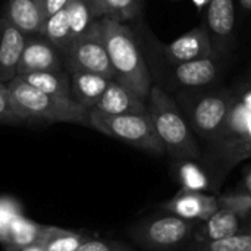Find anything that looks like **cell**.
Listing matches in <instances>:
<instances>
[{"label":"cell","mask_w":251,"mask_h":251,"mask_svg":"<svg viewBox=\"0 0 251 251\" xmlns=\"http://www.w3.org/2000/svg\"><path fill=\"white\" fill-rule=\"evenodd\" d=\"M101 35L115 74V81L128 87L140 97H149L151 76L146 59L128 25L118 19H100Z\"/></svg>","instance_id":"cell-2"},{"label":"cell","mask_w":251,"mask_h":251,"mask_svg":"<svg viewBox=\"0 0 251 251\" xmlns=\"http://www.w3.org/2000/svg\"><path fill=\"white\" fill-rule=\"evenodd\" d=\"M21 76L25 82L32 85L34 88L50 94L56 97H69L71 99V79L62 72H50V71H41V72H29Z\"/></svg>","instance_id":"cell-20"},{"label":"cell","mask_w":251,"mask_h":251,"mask_svg":"<svg viewBox=\"0 0 251 251\" xmlns=\"http://www.w3.org/2000/svg\"><path fill=\"white\" fill-rule=\"evenodd\" d=\"M3 88H6V84L0 79V90H3Z\"/></svg>","instance_id":"cell-36"},{"label":"cell","mask_w":251,"mask_h":251,"mask_svg":"<svg viewBox=\"0 0 251 251\" xmlns=\"http://www.w3.org/2000/svg\"><path fill=\"white\" fill-rule=\"evenodd\" d=\"M76 251H134L125 243L113 240H85Z\"/></svg>","instance_id":"cell-29"},{"label":"cell","mask_w":251,"mask_h":251,"mask_svg":"<svg viewBox=\"0 0 251 251\" xmlns=\"http://www.w3.org/2000/svg\"><path fill=\"white\" fill-rule=\"evenodd\" d=\"M182 251H251V225L219 241L188 244Z\"/></svg>","instance_id":"cell-25"},{"label":"cell","mask_w":251,"mask_h":251,"mask_svg":"<svg viewBox=\"0 0 251 251\" xmlns=\"http://www.w3.org/2000/svg\"><path fill=\"white\" fill-rule=\"evenodd\" d=\"M193 4L199 9V10H203L204 7H207V4L212 1V0H191Z\"/></svg>","instance_id":"cell-33"},{"label":"cell","mask_w":251,"mask_h":251,"mask_svg":"<svg viewBox=\"0 0 251 251\" xmlns=\"http://www.w3.org/2000/svg\"><path fill=\"white\" fill-rule=\"evenodd\" d=\"M234 99L232 90H185L176 99L196 137L207 144L215 140L229 113Z\"/></svg>","instance_id":"cell-5"},{"label":"cell","mask_w":251,"mask_h":251,"mask_svg":"<svg viewBox=\"0 0 251 251\" xmlns=\"http://www.w3.org/2000/svg\"><path fill=\"white\" fill-rule=\"evenodd\" d=\"M62 71L60 57L56 47L46 38L26 37L25 47L18 63L16 75H24L29 72Z\"/></svg>","instance_id":"cell-12"},{"label":"cell","mask_w":251,"mask_h":251,"mask_svg":"<svg viewBox=\"0 0 251 251\" xmlns=\"http://www.w3.org/2000/svg\"><path fill=\"white\" fill-rule=\"evenodd\" d=\"M163 54L171 65L213 56V46L206 26H197L175 41L163 46Z\"/></svg>","instance_id":"cell-10"},{"label":"cell","mask_w":251,"mask_h":251,"mask_svg":"<svg viewBox=\"0 0 251 251\" xmlns=\"http://www.w3.org/2000/svg\"><path fill=\"white\" fill-rule=\"evenodd\" d=\"M240 4L246 12H251V0H240Z\"/></svg>","instance_id":"cell-35"},{"label":"cell","mask_w":251,"mask_h":251,"mask_svg":"<svg viewBox=\"0 0 251 251\" xmlns=\"http://www.w3.org/2000/svg\"><path fill=\"white\" fill-rule=\"evenodd\" d=\"M112 79L90 74V72H72L71 75V99L85 109L91 110L99 103L100 97L106 91Z\"/></svg>","instance_id":"cell-17"},{"label":"cell","mask_w":251,"mask_h":251,"mask_svg":"<svg viewBox=\"0 0 251 251\" xmlns=\"http://www.w3.org/2000/svg\"><path fill=\"white\" fill-rule=\"evenodd\" d=\"M163 209L190 222H203L218 209V197L201 191L182 188L174 199L163 204Z\"/></svg>","instance_id":"cell-11"},{"label":"cell","mask_w":251,"mask_h":251,"mask_svg":"<svg viewBox=\"0 0 251 251\" xmlns=\"http://www.w3.org/2000/svg\"><path fill=\"white\" fill-rule=\"evenodd\" d=\"M65 9H66L68 19H69L72 40L75 41L76 38H79L90 29V26L94 22L93 18L96 16L91 12L88 0H68Z\"/></svg>","instance_id":"cell-24"},{"label":"cell","mask_w":251,"mask_h":251,"mask_svg":"<svg viewBox=\"0 0 251 251\" xmlns=\"http://www.w3.org/2000/svg\"><path fill=\"white\" fill-rule=\"evenodd\" d=\"M251 225V218L219 207L212 216L194 226L190 244H203L231 237Z\"/></svg>","instance_id":"cell-9"},{"label":"cell","mask_w":251,"mask_h":251,"mask_svg":"<svg viewBox=\"0 0 251 251\" xmlns=\"http://www.w3.org/2000/svg\"><path fill=\"white\" fill-rule=\"evenodd\" d=\"M26 34L10 24L7 19L1 21V35H0V74L1 81L16 76L18 63L21 60Z\"/></svg>","instance_id":"cell-16"},{"label":"cell","mask_w":251,"mask_h":251,"mask_svg":"<svg viewBox=\"0 0 251 251\" xmlns=\"http://www.w3.org/2000/svg\"><path fill=\"white\" fill-rule=\"evenodd\" d=\"M44 225H40L24 215L18 216L9 232V243L4 247L6 250H15V249H24L28 246L38 244L41 240V235L44 232Z\"/></svg>","instance_id":"cell-21"},{"label":"cell","mask_w":251,"mask_h":251,"mask_svg":"<svg viewBox=\"0 0 251 251\" xmlns=\"http://www.w3.org/2000/svg\"><path fill=\"white\" fill-rule=\"evenodd\" d=\"M68 63L72 72H90L115 79L106 44L101 35L100 21H94L90 29L76 38L68 53Z\"/></svg>","instance_id":"cell-8"},{"label":"cell","mask_w":251,"mask_h":251,"mask_svg":"<svg viewBox=\"0 0 251 251\" xmlns=\"http://www.w3.org/2000/svg\"><path fill=\"white\" fill-rule=\"evenodd\" d=\"M24 215L22 204L12 196H0V244L7 246L9 232L13 221Z\"/></svg>","instance_id":"cell-27"},{"label":"cell","mask_w":251,"mask_h":251,"mask_svg":"<svg viewBox=\"0 0 251 251\" xmlns=\"http://www.w3.org/2000/svg\"><path fill=\"white\" fill-rule=\"evenodd\" d=\"M6 87L12 106L21 121L34 119L44 122L79 124L88 126L90 110L69 97L46 94L25 82L18 75L12 78Z\"/></svg>","instance_id":"cell-4"},{"label":"cell","mask_w":251,"mask_h":251,"mask_svg":"<svg viewBox=\"0 0 251 251\" xmlns=\"http://www.w3.org/2000/svg\"><path fill=\"white\" fill-rule=\"evenodd\" d=\"M244 188H246V191H249L251 194V169L244 176Z\"/></svg>","instance_id":"cell-34"},{"label":"cell","mask_w":251,"mask_h":251,"mask_svg":"<svg viewBox=\"0 0 251 251\" xmlns=\"http://www.w3.org/2000/svg\"><path fill=\"white\" fill-rule=\"evenodd\" d=\"M206 28L215 50L222 51L228 46L235 28L234 0H212L206 7Z\"/></svg>","instance_id":"cell-13"},{"label":"cell","mask_w":251,"mask_h":251,"mask_svg":"<svg viewBox=\"0 0 251 251\" xmlns=\"http://www.w3.org/2000/svg\"><path fill=\"white\" fill-rule=\"evenodd\" d=\"M46 40H49L57 51L66 54L68 50L72 46V34H71V26H69V19L66 9L63 7L62 10L47 16L40 28V32Z\"/></svg>","instance_id":"cell-19"},{"label":"cell","mask_w":251,"mask_h":251,"mask_svg":"<svg viewBox=\"0 0 251 251\" xmlns=\"http://www.w3.org/2000/svg\"><path fill=\"white\" fill-rule=\"evenodd\" d=\"M178 163H179L178 174L182 182V188L193 190V191H201L204 188H210V182L206 171L200 168L196 163V160H181Z\"/></svg>","instance_id":"cell-26"},{"label":"cell","mask_w":251,"mask_h":251,"mask_svg":"<svg viewBox=\"0 0 251 251\" xmlns=\"http://www.w3.org/2000/svg\"><path fill=\"white\" fill-rule=\"evenodd\" d=\"M87 238L82 234L56 226H46L40 240L44 251H76Z\"/></svg>","instance_id":"cell-23"},{"label":"cell","mask_w":251,"mask_h":251,"mask_svg":"<svg viewBox=\"0 0 251 251\" xmlns=\"http://www.w3.org/2000/svg\"><path fill=\"white\" fill-rule=\"evenodd\" d=\"M218 204L222 209H228L237 215L251 218V194L249 191L232 193L218 197Z\"/></svg>","instance_id":"cell-28"},{"label":"cell","mask_w":251,"mask_h":251,"mask_svg":"<svg viewBox=\"0 0 251 251\" xmlns=\"http://www.w3.org/2000/svg\"><path fill=\"white\" fill-rule=\"evenodd\" d=\"M246 159H251V112L234 91L232 104L224 126L204 156V171L210 188L218 191L232 169Z\"/></svg>","instance_id":"cell-1"},{"label":"cell","mask_w":251,"mask_h":251,"mask_svg":"<svg viewBox=\"0 0 251 251\" xmlns=\"http://www.w3.org/2000/svg\"><path fill=\"white\" fill-rule=\"evenodd\" d=\"M94 110L106 115L147 113V101L128 87L112 79L106 91L100 97L99 103L96 104Z\"/></svg>","instance_id":"cell-14"},{"label":"cell","mask_w":251,"mask_h":251,"mask_svg":"<svg viewBox=\"0 0 251 251\" xmlns=\"http://www.w3.org/2000/svg\"><path fill=\"white\" fill-rule=\"evenodd\" d=\"M0 122H7V124L22 122L12 106V101H10L9 93H7V87L0 90Z\"/></svg>","instance_id":"cell-30"},{"label":"cell","mask_w":251,"mask_h":251,"mask_svg":"<svg viewBox=\"0 0 251 251\" xmlns=\"http://www.w3.org/2000/svg\"><path fill=\"white\" fill-rule=\"evenodd\" d=\"M88 126L107 137L146 150L149 153H166L149 112L131 115H106L91 109L88 115Z\"/></svg>","instance_id":"cell-6"},{"label":"cell","mask_w":251,"mask_h":251,"mask_svg":"<svg viewBox=\"0 0 251 251\" xmlns=\"http://www.w3.org/2000/svg\"><path fill=\"white\" fill-rule=\"evenodd\" d=\"M6 251H44V249L40 244H34V246H28V247H24V249H15V250Z\"/></svg>","instance_id":"cell-32"},{"label":"cell","mask_w":251,"mask_h":251,"mask_svg":"<svg viewBox=\"0 0 251 251\" xmlns=\"http://www.w3.org/2000/svg\"><path fill=\"white\" fill-rule=\"evenodd\" d=\"M94 16L112 18L121 22L132 19L140 9V0H88Z\"/></svg>","instance_id":"cell-22"},{"label":"cell","mask_w":251,"mask_h":251,"mask_svg":"<svg viewBox=\"0 0 251 251\" xmlns=\"http://www.w3.org/2000/svg\"><path fill=\"white\" fill-rule=\"evenodd\" d=\"M219 75V65L212 57H203L174 65V78L185 90H200L212 85Z\"/></svg>","instance_id":"cell-15"},{"label":"cell","mask_w":251,"mask_h":251,"mask_svg":"<svg viewBox=\"0 0 251 251\" xmlns=\"http://www.w3.org/2000/svg\"><path fill=\"white\" fill-rule=\"evenodd\" d=\"M6 19L24 34H38L44 21L43 0H9Z\"/></svg>","instance_id":"cell-18"},{"label":"cell","mask_w":251,"mask_h":251,"mask_svg":"<svg viewBox=\"0 0 251 251\" xmlns=\"http://www.w3.org/2000/svg\"><path fill=\"white\" fill-rule=\"evenodd\" d=\"M68 0H43V15L44 19L59 10H62L66 6Z\"/></svg>","instance_id":"cell-31"},{"label":"cell","mask_w":251,"mask_h":251,"mask_svg":"<svg viewBox=\"0 0 251 251\" xmlns=\"http://www.w3.org/2000/svg\"><path fill=\"white\" fill-rule=\"evenodd\" d=\"M147 112L165 151L176 162L200 160L201 149L176 100L162 87L151 85L147 97Z\"/></svg>","instance_id":"cell-3"},{"label":"cell","mask_w":251,"mask_h":251,"mask_svg":"<svg viewBox=\"0 0 251 251\" xmlns=\"http://www.w3.org/2000/svg\"><path fill=\"white\" fill-rule=\"evenodd\" d=\"M194 224L176 215L147 218L129 229L132 240L149 251L184 250L193 237Z\"/></svg>","instance_id":"cell-7"}]
</instances>
